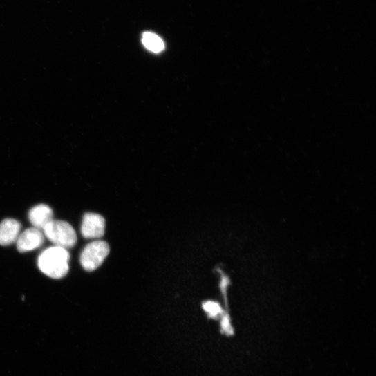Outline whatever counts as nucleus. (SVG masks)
Segmentation results:
<instances>
[{"label":"nucleus","instance_id":"nucleus-1","mask_svg":"<svg viewBox=\"0 0 376 376\" xmlns=\"http://www.w3.org/2000/svg\"><path fill=\"white\" fill-rule=\"evenodd\" d=\"M70 254L67 250L53 246L44 250L39 256L40 270L49 277L59 279L64 277L69 270Z\"/></svg>","mask_w":376,"mask_h":376},{"label":"nucleus","instance_id":"nucleus-2","mask_svg":"<svg viewBox=\"0 0 376 376\" xmlns=\"http://www.w3.org/2000/svg\"><path fill=\"white\" fill-rule=\"evenodd\" d=\"M43 232L55 246L66 250L73 247L77 243V235L74 229L65 221L53 220L45 227Z\"/></svg>","mask_w":376,"mask_h":376},{"label":"nucleus","instance_id":"nucleus-3","mask_svg":"<svg viewBox=\"0 0 376 376\" xmlns=\"http://www.w3.org/2000/svg\"><path fill=\"white\" fill-rule=\"evenodd\" d=\"M110 253V246L103 241L88 244L80 256V263L86 271H93L100 267Z\"/></svg>","mask_w":376,"mask_h":376},{"label":"nucleus","instance_id":"nucleus-4","mask_svg":"<svg viewBox=\"0 0 376 376\" xmlns=\"http://www.w3.org/2000/svg\"><path fill=\"white\" fill-rule=\"evenodd\" d=\"M106 220L100 214L87 213L82 220L81 232L85 238H100L105 234Z\"/></svg>","mask_w":376,"mask_h":376},{"label":"nucleus","instance_id":"nucleus-5","mask_svg":"<svg viewBox=\"0 0 376 376\" xmlns=\"http://www.w3.org/2000/svg\"><path fill=\"white\" fill-rule=\"evenodd\" d=\"M45 236L42 230L35 227L26 229L19 236L17 249L21 253L35 250L44 243Z\"/></svg>","mask_w":376,"mask_h":376},{"label":"nucleus","instance_id":"nucleus-6","mask_svg":"<svg viewBox=\"0 0 376 376\" xmlns=\"http://www.w3.org/2000/svg\"><path fill=\"white\" fill-rule=\"evenodd\" d=\"M21 229V224L17 220H4L0 223V245L8 246L17 243Z\"/></svg>","mask_w":376,"mask_h":376},{"label":"nucleus","instance_id":"nucleus-7","mask_svg":"<svg viewBox=\"0 0 376 376\" xmlns=\"http://www.w3.org/2000/svg\"><path fill=\"white\" fill-rule=\"evenodd\" d=\"M29 219L34 227L43 231L45 227L53 220V212L46 205H39L29 212Z\"/></svg>","mask_w":376,"mask_h":376},{"label":"nucleus","instance_id":"nucleus-8","mask_svg":"<svg viewBox=\"0 0 376 376\" xmlns=\"http://www.w3.org/2000/svg\"><path fill=\"white\" fill-rule=\"evenodd\" d=\"M142 44L146 48L155 53H159L164 49V44L162 39L151 32L143 34Z\"/></svg>","mask_w":376,"mask_h":376},{"label":"nucleus","instance_id":"nucleus-9","mask_svg":"<svg viewBox=\"0 0 376 376\" xmlns=\"http://www.w3.org/2000/svg\"><path fill=\"white\" fill-rule=\"evenodd\" d=\"M203 308L211 318L217 319L223 314L220 306L214 301H207L204 303Z\"/></svg>","mask_w":376,"mask_h":376},{"label":"nucleus","instance_id":"nucleus-10","mask_svg":"<svg viewBox=\"0 0 376 376\" xmlns=\"http://www.w3.org/2000/svg\"><path fill=\"white\" fill-rule=\"evenodd\" d=\"M221 331L227 336H231L234 334L231 319L227 314H225L222 318Z\"/></svg>","mask_w":376,"mask_h":376}]
</instances>
